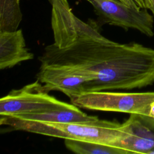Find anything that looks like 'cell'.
<instances>
[{
    "instance_id": "6da1fadb",
    "label": "cell",
    "mask_w": 154,
    "mask_h": 154,
    "mask_svg": "<svg viewBox=\"0 0 154 154\" xmlns=\"http://www.w3.org/2000/svg\"><path fill=\"white\" fill-rule=\"evenodd\" d=\"M41 64L70 66L88 71L95 80L88 92L142 88L154 82V49L137 43L121 44L77 19V36L69 46H47Z\"/></svg>"
},
{
    "instance_id": "7a4b0ae2",
    "label": "cell",
    "mask_w": 154,
    "mask_h": 154,
    "mask_svg": "<svg viewBox=\"0 0 154 154\" xmlns=\"http://www.w3.org/2000/svg\"><path fill=\"white\" fill-rule=\"evenodd\" d=\"M0 116V124L10 126L14 130L23 131L64 140L99 143L117 147L128 133L125 122L120 123L115 121L99 119L89 122L56 123Z\"/></svg>"
},
{
    "instance_id": "3957f363",
    "label": "cell",
    "mask_w": 154,
    "mask_h": 154,
    "mask_svg": "<svg viewBox=\"0 0 154 154\" xmlns=\"http://www.w3.org/2000/svg\"><path fill=\"white\" fill-rule=\"evenodd\" d=\"M70 99L72 103L84 109L149 116L150 105L154 102V92L92 91Z\"/></svg>"
},
{
    "instance_id": "277c9868",
    "label": "cell",
    "mask_w": 154,
    "mask_h": 154,
    "mask_svg": "<svg viewBox=\"0 0 154 154\" xmlns=\"http://www.w3.org/2000/svg\"><path fill=\"white\" fill-rule=\"evenodd\" d=\"M48 93L37 79L21 88L11 90L0 99V116H16L44 112L72 105L58 100Z\"/></svg>"
},
{
    "instance_id": "5b68a950",
    "label": "cell",
    "mask_w": 154,
    "mask_h": 154,
    "mask_svg": "<svg viewBox=\"0 0 154 154\" xmlns=\"http://www.w3.org/2000/svg\"><path fill=\"white\" fill-rule=\"evenodd\" d=\"M37 79L46 91H59L71 99L87 93L95 78L88 71L73 66L41 64Z\"/></svg>"
},
{
    "instance_id": "8992f818",
    "label": "cell",
    "mask_w": 154,
    "mask_h": 154,
    "mask_svg": "<svg viewBox=\"0 0 154 154\" xmlns=\"http://www.w3.org/2000/svg\"><path fill=\"white\" fill-rule=\"evenodd\" d=\"M90 3L102 22L133 28L143 34L153 35V18L146 8H132L119 0H85Z\"/></svg>"
},
{
    "instance_id": "52a82bcc",
    "label": "cell",
    "mask_w": 154,
    "mask_h": 154,
    "mask_svg": "<svg viewBox=\"0 0 154 154\" xmlns=\"http://www.w3.org/2000/svg\"><path fill=\"white\" fill-rule=\"evenodd\" d=\"M128 133L117 147L128 153H146L154 149V118L131 114L125 122Z\"/></svg>"
},
{
    "instance_id": "ba28073f",
    "label": "cell",
    "mask_w": 154,
    "mask_h": 154,
    "mask_svg": "<svg viewBox=\"0 0 154 154\" xmlns=\"http://www.w3.org/2000/svg\"><path fill=\"white\" fill-rule=\"evenodd\" d=\"M52 5L51 25L54 44L59 48L70 45L77 36V19L67 0H49Z\"/></svg>"
},
{
    "instance_id": "9c48e42d",
    "label": "cell",
    "mask_w": 154,
    "mask_h": 154,
    "mask_svg": "<svg viewBox=\"0 0 154 154\" xmlns=\"http://www.w3.org/2000/svg\"><path fill=\"white\" fill-rule=\"evenodd\" d=\"M34 54L26 48L22 29L0 32V69L11 68L32 60Z\"/></svg>"
},
{
    "instance_id": "30bf717a",
    "label": "cell",
    "mask_w": 154,
    "mask_h": 154,
    "mask_svg": "<svg viewBox=\"0 0 154 154\" xmlns=\"http://www.w3.org/2000/svg\"><path fill=\"white\" fill-rule=\"evenodd\" d=\"M14 117L18 119L46 122L56 123H72L93 121L98 119L96 116H88L82 112L74 104L67 108L49 111L44 112L21 114Z\"/></svg>"
},
{
    "instance_id": "8fae6325",
    "label": "cell",
    "mask_w": 154,
    "mask_h": 154,
    "mask_svg": "<svg viewBox=\"0 0 154 154\" xmlns=\"http://www.w3.org/2000/svg\"><path fill=\"white\" fill-rule=\"evenodd\" d=\"M20 0H0V32L14 31L22 19Z\"/></svg>"
},
{
    "instance_id": "7c38bea8",
    "label": "cell",
    "mask_w": 154,
    "mask_h": 154,
    "mask_svg": "<svg viewBox=\"0 0 154 154\" xmlns=\"http://www.w3.org/2000/svg\"><path fill=\"white\" fill-rule=\"evenodd\" d=\"M64 144L68 150L78 154H126L120 148L96 142L65 139Z\"/></svg>"
},
{
    "instance_id": "4fadbf2b",
    "label": "cell",
    "mask_w": 154,
    "mask_h": 154,
    "mask_svg": "<svg viewBox=\"0 0 154 154\" xmlns=\"http://www.w3.org/2000/svg\"><path fill=\"white\" fill-rule=\"evenodd\" d=\"M135 3L137 4L138 7L140 8H146L149 9L151 10L152 9V4L150 0H134Z\"/></svg>"
},
{
    "instance_id": "5bb4252c",
    "label": "cell",
    "mask_w": 154,
    "mask_h": 154,
    "mask_svg": "<svg viewBox=\"0 0 154 154\" xmlns=\"http://www.w3.org/2000/svg\"><path fill=\"white\" fill-rule=\"evenodd\" d=\"M120 2L124 3L125 4L132 7V8H140V7H138V6L137 5V4L135 3V2L134 0H119Z\"/></svg>"
},
{
    "instance_id": "9a60e30c",
    "label": "cell",
    "mask_w": 154,
    "mask_h": 154,
    "mask_svg": "<svg viewBox=\"0 0 154 154\" xmlns=\"http://www.w3.org/2000/svg\"><path fill=\"white\" fill-rule=\"evenodd\" d=\"M149 116L154 118V102L150 105V109L149 112Z\"/></svg>"
}]
</instances>
